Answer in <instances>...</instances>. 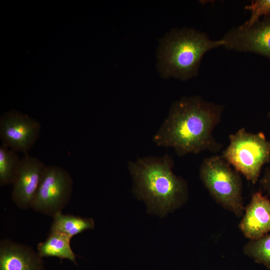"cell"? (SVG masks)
Returning <instances> with one entry per match:
<instances>
[{"label": "cell", "mask_w": 270, "mask_h": 270, "mask_svg": "<svg viewBox=\"0 0 270 270\" xmlns=\"http://www.w3.org/2000/svg\"><path fill=\"white\" fill-rule=\"evenodd\" d=\"M224 106L198 96H186L174 102L166 118L153 137L159 146L172 148L177 155L220 152L222 144L212 132L220 123Z\"/></svg>", "instance_id": "6da1fadb"}, {"label": "cell", "mask_w": 270, "mask_h": 270, "mask_svg": "<svg viewBox=\"0 0 270 270\" xmlns=\"http://www.w3.org/2000/svg\"><path fill=\"white\" fill-rule=\"evenodd\" d=\"M173 166L168 154L140 158L128 164L134 196L145 203L148 212L161 218L180 208L188 198L187 184L174 174Z\"/></svg>", "instance_id": "7a4b0ae2"}, {"label": "cell", "mask_w": 270, "mask_h": 270, "mask_svg": "<svg viewBox=\"0 0 270 270\" xmlns=\"http://www.w3.org/2000/svg\"><path fill=\"white\" fill-rule=\"evenodd\" d=\"M223 46L222 39L212 40L206 33L194 29L172 30L160 42L158 70L163 78L188 80L198 74L206 52Z\"/></svg>", "instance_id": "3957f363"}, {"label": "cell", "mask_w": 270, "mask_h": 270, "mask_svg": "<svg viewBox=\"0 0 270 270\" xmlns=\"http://www.w3.org/2000/svg\"><path fill=\"white\" fill-rule=\"evenodd\" d=\"M199 176L212 198L224 208L237 217L244 211L240 174L220 156L204 160L199 169Z\"/></svg>", "instance_id": "277c9868"}, {"label": "cell", "mask_w": 270, "mask_h": 270, "mask_svg": "<svg viewBox=\"0 0 270 270\" xmlns=\"http://www.w3.org/2000/svg\"><path fill=\"white\" fill-rule=\"evenodd\" d=\"M222 156L247 180L255 184L262 166L270 161V140L262 132L252 133L245 128L229 136Z\"/></svg>", "instance_id": "5b68a950"}, {"label": "cell", "mask_w": 270, "mask_h": 270, "mask_svg": "<svg viewBox=\"0 0 270 270\" xmlns=\"http://www.w3.org/2000/svg\"><path fill=\"white\" fill-rule=\"evenodd\" d=\"M72 186V178L66 170L58 166H46L32 208L52 218L68 204Z\"/></svg>", "instance_id": "8992f818"}, {"label": "cell", "mask_w": 270, "mask_h": 270, "mask_svg": "<svg viewBox=\"0 0 270 270\" xmlns=\"http://www.w3.org/2000/svg\"><path fill=\"white\" fill-rule=\"evenodd\" d=\"M41 128L37 120L18 111L7 112L0 118L2 144L16 152L28 153L38 140Z\"/></svg>", "instance_id": "52a82bcc"}, {"label": "cell", "mask_w": 270, "mask_h": 270, "mask_svg": "<svg viewBox=\"0 0 270 270\" xmlns=\"http://www.w3.org/2000/svg\"><path fill=\"white\" fill-rule=\"evenodd\" d=\"M222 40L227 49L270 58V14L250 27L240 25L231 29Z\"/></svg>", "instance_id": "ba28073f"}, {"label": "cell", "mask_w": 270, "mask_h": 270, "mask_svg": "<svg viewBox=\"0 0 270 270\" xmlns=\"http://www.w3.org/2000/svg\"><path fill=\"white\" fill-rule=\"evenodd\" d=\"M46 166L38 158L24 154L12 184V198L22 210L32 208Z\"/></svg>", "instance_id": "9c48e42d"}, {"label": "cell", "mask_w": 270, "mask_h": 270, "mask_svg": "<svg viewBox=\"0 0 270 270\" xmlns=\"http://www.w3.org/2000/svg\"><path fill=\"white\" fill-rule=\"evenodd\" d=\"M238 228L250 240L259 238L270 232V200L261 191L252 194L244 208Z\"/></svg>", "instance_id": "30bf717a"}, {"label": "cell", "mask_w": 270, "mask_h": 270, "mask_svg": "<svg viewBox=\"0 0 270 270\" xmlns=\"http://www.w3.org/2000/svg\"><path fill=\"white\" fill-rule=\"evenodd\" d=\"M0 270H44V264L31 247L6 238L0 242Z\"/></svg>", "instance_id": "8fae6325"}, {"label": "cell", "mask_w": 270, "mask_h": 270, "mask_svg": "<svg viewBox=\"0 0 270 270\" xmlns=\"http://www.w3.org/2000/svg\"><path fill=\"white\" fill-rule=\"evenodd\" d=\"M71 238L61 233L50 231L47 238L37 246V252L42 258L66 259L76 264V255L70 246Z\"/></svg>", "instance_id": "7c38bea8"}, {"label": "cell", "mask_w": 270, "mask_h": 270, "mask_svg": "<svg viewBox=\"0 0 270 270\" xmlns=\"http://www.w3.org/2000/svg\"><path fill=\"white\" fill-rule=\"evenodd\" d=\"M50 231L62 234L71 238L86 230L94 228L93 218L60 212L53 217Z\"/></svg>", "instance_id": "4fadbf2b"}, {"label": "cell", "mask_w": 270, "mask_h": 270, "mask_svg": "<svg viewBox=\"0 0 270 270\" xmlns=\"http://www.w3.org/2000/svg\"><path fill=\"white\" fill-rule=\"evenodd\" d=\"M20 158L17 152L2 144L0 146V184H12Z\"/></svg>", "instance_id": "5bb4252c"}, {"label": "cell", "mask_w": 270, "mask_h": 270, "mask_svg": "<svg viewBox=\"0 0 270 270\" xmlns=\"http://www.w3.org/2000/svg\"><path fill=\"white\" fill-rule=\"evenodd\" d=\"M243 252L254 262L270 270V234L256 240H249L244 246Z\"/></svg>", "instance_id": "9a60e30c"}, {"label": "cell", "mask_w": 270, "mask_h": 270, "mask_svg": "<svg viewBox=\"0 0 270 270\" xmlns=\"http://www.w3.org/2000/svg\"><path fill=\"white\" fill-rule=\"evenodd\" d=\"M245 9L251 12L250 18L242 26L250 27L258 21L260 17L270 14V0H256L245 6Z\"/></svg>", "instance_id": "2e32d148"}, {"label": "cell", "mask_w": 270, "mask_h": 270, "mask_svg": "<svg viewBox=\"0 0 270 270\" xmlns=\"http://www.w3.org/2000/svg\"><path fill=\"white\" fill-rule=\"evenodd\" d=\"M260 184L264 190L270 194V166L267 167L260 180Z\"/></svg>", "instance_id": "e0dca14e"}, {"label": "cell", "mask_w": 270, "mask_h": 270, "mask_svg": "<svg viewBox=\"0 0 270 270\" xmlns=\"http://www.w3.org/2000/svg\"><path fill=\"white\" fill-rule=\"evenodd\" d=\"M268 117L270 118V112H268Z\"/></svg>", "instance_id": "ac0fdd59"}]
</instances>
